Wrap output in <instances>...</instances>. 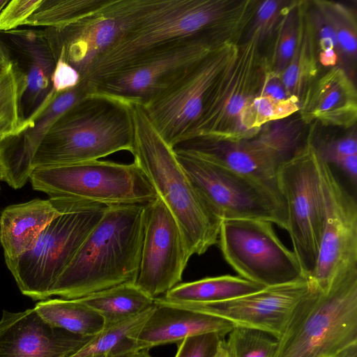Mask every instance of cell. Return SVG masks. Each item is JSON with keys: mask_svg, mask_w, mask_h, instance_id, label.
<instances>
[{"mask_svg": "<svg viewBox=\"0 0 357 357\" xmlns=\"http://www.w3.org/2000/svg\"><path fill=\"white\" fill-rule=\"evenodd\" d=\"M256 4V0H150L132 26L81 81L95 82L183 38L215 31L243 34Z\"/></svg>", "mask_w": 357, "mask_h": 357, "instance_id": "cell-1", "label": "cell"}, {"mask_svg": "<svg viewBox=\"0 0 357 357\" xmlns=\"http://www.w3.org/2000/svg\"><path fill=\"white\" fill-rule=\"evenodd\" d=\"M145 204L106 206L102 217L57 279L50 296L78 299L135 283L144 235Z\"/></svg>", "mask_w": 357, "mask_h": 357, "instance_id": "cell-2", "label": "cell"}, {"mask_svg": "<svg viewBox=\"0 0 357 357\" xmlns=\"http://www.w3.org/2000/svg\"><path fill=\"white\" fill-rule=\"evenodd\" d=\"M130 105L133 162L175 218L188 257L202 255L218 244L222 220L191 183L173 149L155 130L142 105Z\"/></svg>", "mask_w": 357, "mask_h": 357, "instance_id": "cell-3", "label": "cell"}, {"mask_svg": "<svg viewBox=\"0 0 357 357\" xmlns=\"http://www.w3.org/2000/svg\"><path fill=\"white\" fill-rule=\"evenodd\" d=\"M133 143L130 103L92 93L48 130L34 152L31 168L93 161L121 151L131 153Z\"/></svg>", "mask_w": 357, "mask_h": 357, "instance_id": "cell-4", "label": "cell"}, {"mask_svg": "<svg viewBox=\"0 0 357 357\" xmlns=\"http://www.w3.org/2000/svg\"><path fill=\"white\" fill-rule=\"evenodd\" d=\"M355 344L357 271L324 290L310 285L277 340L274 357H336Z\"/></svg>", "mask_w": 357, "mask_h": 357, "instance_id": "cell-5", "label": "cell"}, {"mask_svg": "<svg viewBox=\"0 0 357 357\" xmlns=\"http://www.w3.org/2000/svg\"><path fill=\"white\" fill-rule=\"evenodd\" d=\"M29 178L33 188L46 193L61 213L86 204H146L158 197L134 162L121 164L97 160L38 167Z\"/></svg>", "mask_w": 357, "mask_h": 357, "instance_id": "cell-6", "label": "cell"}, {"mask_svg": "<svg viewBox=\"0 0 357 357\" xmlns=\"http://www.w3.org/2000/svg\"><path fill=\"white\" fill-rule=\"evenodd\" d=\"M298 112L268 123L255 135L222 141L197 136L185 139L172 149L243 174L278 188L276 175L280 166L304 144L307 131Z\"/></svg>", "mask_w": 357, "mask_h": 357, "instance_id": "cell-7", "label": "cell"}, {"mask_svg": "<svg viewBox=\"0 0 357 357\" xmlns=\"http://www.w3.org/2000/svg\"><path fill=\"white\" fill-rule=\"evenodd\" d=\"M230 41L239 42L234 35L224 31L183 38L148 53L95 82L87 83L92 93L142 105L216 47Z\"/></svg>", "mask_w": 357, "mask_h": 357, "instance_id": "cell-8", "label": "cell"}, {"mask_svg": "<svg viewBox=\"0 0 357 357\" xmlns=\"http://www.w3.org/2000/svg\"><path fill=\"white\" fill-rule=\"evenodd\" d=\"M264 73L258 41L254 38L241 40L236 58L217 81L200 118L183 140L203 136L237 141L257 134L250 128L249 113Z\"/></svg>", "mask_w": 357, "mask_h": 357, "instance_id": "cell-9", "label": "cell"}, {"mask_svg": "<svg viewBox=\"0 0 357 357\" xmlns=\"http://www.w3.org/2000/svg\"><path fill=\"white\" fill-rule=\"evenodd\" d=\"M174 153L191 183L222 220H265L287 230V208L278 188L193 154Z\"/></svg>", "mask_w": 357, "mask_h": 357, "instance_id": "cell-10", "label": "cell"}, {"mask_svg": "<svg viewBox=\"0 0 357 357\" xmlns=\"http://www.w3.org/2000/svg\"><path fill=\"white\" fill-rule=\"evenodd\" d=\"M106 206L86 204L66 211L43 229L35 245L14 260L6 261L21 292L33 300H45Z\"/></svg>", "mask_w": 357, "mask_h": 357, "instance_id": "cell-11", "label": "cell"}, {"mask_svg": "<svg viewBox=\"0 0 357 357\" xmlns=\"http://www.w3.org/2000/svg\"><path fill=\"white\" fill-rule=\"evenodd\" d=\"M276 179L287 208L293 252L308 280L316 266L326 210L319 157L307 134L304 144L280 166Z\"/></svg>", "mask_w": 357, "mask_h": 357, "instance_id": "cell-12", "label": "cell"}, {"mask_svg": "<svg viewBox=\"0 0 357 357\" xmlns=\"http://www.w3.org/2000/svg\"><path fill=\"white\" fill-rule=\"evenodd\" d=\"M240 42L225 43L142 105L160 136L173 148L200 118L217 81L237 55Z\"/></svg>", "mask_w": 357, "mask_h": 357, "instance_id": "cell-13", "label": "cell"}, {"mask_svg": "<svg viewBox=\"0 0 357 357\" xmlns=\"http://www.w3.org/2000/svg\"><path fill=\"white\" fill-rule=\"evenodd\" d=\"M272 225L260 220H222L218 243L225 260L240 277L264 287L307 280Z\"/></svg>", "mask_w": 357, "mask_h": 357, "instance_id": "cell-14", "label": "cell"}, {"mask_svg": "<svg viewBox=\"0 0 357 357\" xmlns=\"http://www.w3.org/2000/svg\"><path fill=\"white\" fill-rule=\"evenodd\" d=\"M149 3V0H107L68 24L45 28L56 61L63 59L84 79L92 65L132 26Z\"/></svg>", "mask_w": 357, "mask_h": 357, "instance_id": "cell-15", "label": "cell"}, {"mask_svg": "<svg viewBox=\"0 0 357 357\" xmlns=\"http://www.w3.org/2000/svg\"><path fill=\"white\" fill-rule=\"evenodd\" d=\"M319 174L325 204L324 229L310 284L326 289L357 271V202L339 182L331 166L319 158Z\"/></svg>", "mask_w": 357, "mask_h": 357, "instance_id": "cell-16", "label": "cell"}, {"mask_svg": "<svg viewBox=\"0 0 357 357\" xmlns=\"http://www.w3.org/2000/svg\"><path fill=\"white\" fill-rule=\"evenodd\" d=\"M189 259L175 218L157 197L145 204L144 241L135 284L150 297H159L181 281Z\"/></svg>", "mask_w": 357, "mask_h": 357, "instance_id": "cell-17", "label": "cell"}, {"mask_svg": "<svg viewBox=\"0 0 357 357\" xmlns=\"http://www.w3.org/2000/svg\"><path fill=\"white\" fill-rule=\"evenodd\" d=\"M310 288V282L305 279L264 287L252 294L220 302L169 303L222 318L235 326L264 331L278 340L294 307Z\"/></svg>", "mask_w": 357, "mask_h": 357, "instance_id": "cell-18", "label": "cell"}, {"mask_svg": "<svg viewBox=\"0 0 357 357\" xmlns=\"http://www.w3.org/2000/svg\"><path fill=\"white\" fill-rule=\"evenodd\" d=\"M21 82L20 115L27 125L54 96L52 75L56 61L43 30L0 31Z\"/></svg>", "mask_w": 357, "mask_h": 357, "instance_id": "cell-19", "label": "cell"}, {"mask_svg": "<svg viewBox=\"0 0 357 357\" xmlns=\"http://www.w3.org/2000/svg\"><path fill=\"white\" fill-rule=\"evenodd\" d=\"M91 337L49 324L34 308L4 310L0 320V357H69Z\"/></svg>", "mask_w": 357, "mask_h": 357, "instance_id": "cell-20", "label": "cell"}, {"mask_svg": "<svg viewBox=\"0 0 357 357\" xmlns=\"http://www.w3.org/2000/svg\"><path fill=\"white\" fill-rule=\"evenodd\" d=\"M299 116L307 126L349 129L357 120V91L351 77L336 66L319 75L303 97Z\"/></svg>", "mask_w": 357, "mask_h": 357, "instance_id": "cell-21", "label": "cell"}, {"mask_svg": "<svg viewBox=\"0 0 357 357\" xmlns=\"http://www.w3.org/2000/svg\"><path fill=\"white\" fill-rule=\"evenodd\" d=\"M155 307L136 336L139 349L180 342L193 336L215 333L223 337L236 326L213 315L154 298Z\"/></svg>", "mask_w": 357, "mask_h": 357, "instance_id": "cell-22", "label": "cell"}, {"mask_svg": "<svg viewBox=\"0 0 357 357\" xmlns=\"http://www.w3.org/2000/svg\"><path fill=\"white\" fill-rule=\"evenodd\" d=\"M61 214L49 199H35L6 207L0 216L5 261L31 250L43 229Z\"/></svg>", "mask_w": 357, "mask_h": 357, "instance_id": "cell-23", "label": "cell"}, {"mask_svg": "<svg viewBox=\"0 0 357 357\" xmlns=\"http://www.w3.org/2000/svg\"><path fill=\"white\" fill-rule=\"evenodd\" d=\"M319 63L308 1H301L298 40L293 56L280 75L287 94L300 105L319 76Z\"/></svg>", "mask_w": 357, "mask_h": 357, "instance_id": "cell-24", "label": "cell"}, {"mask_svg": "<svg viewBox=\"0 0 357 357\" xmlns=\"http://www.w3.org/2000/svg\"><path fill=\"white\" fill-rule=\"evenodd\" d=\"M264 288L240 276L224 275L177 284L160 298L172 303H214L245 296Z\"/></svg>", "mask_w": 357, "mask_h": 357, "instance_id": "cell-25", "label": "cell"}, {"mask_svg": "<svg viewBox=\"0 0 357 357\" xmlns=\"http://www.w3.org/2000/svg\"><path fill=\"white\" fill-rule=\"evenodd\" d=\"M96 312L109 327L139 314L154 305L150 297L135 283H123L78 298Z\"/></svg>", "mask_w": 357, "mask_h": 357, "instance_id": "cell-26", "label": "cell"}, {"mask_svg": "<svg viewBox=\"0 0 357 357\" xmlns=\"http://www.w3.org/2000/svg\"><path fill=\"white\" fill-rule=\"evenodd\" d=\"M34 309L49 324L82 336L93 337L105 327L102 318L79 299H49Z\"/></svg>", "mask_w": 357, "mask_h": 357, "instance_id": "cell-27", "label": "cell"}, {"mask_svg": "<svg viewBox=\"0 0 357 357\" xmlns=\"http://www.w3.org/2000/svg\"><path fill=\"white\" fill-rule=\"evenodd\" d=\"M155 307V304L139 314L104 328L72 357L104 355L121 357L139 351L136 336Z\"/></svg>", "mask_w": 357, "mask_h": 357, "instance_id": "cell-28", "label": "cell"}, {"mask_svg": "<svg viewBox=\"0 0 357 357\" xmlns=\"http://www.w3.org/2000/svg\"><path fill=\"white\" fill-rule=\"evenodd\" d=\"M307 136L320 159L341 170L350 183L357 185V138L356 126L341 135L323 136L310 124Z\"/></svg>", "mask_w": 357, "mask_h": 357, "instance_id": "cell-29", "label": "cell"}, {"mask_svg": "<svg viewBox=\"0 0 357 357\" xmlns=\"http://www.w3.org/2000/svg\"><path fill=\"white\" fill-rule=\"evenodd\" d=\"M301 1L291 0L285 8L275 28L266 54H263L266 69L281 75L294 52L298 36Z\"/></svg>", "mask_w": 357, "mask_h": 357, "instance_id": "cell-30", "label": "cell"}, {"mask_svg": "<svg viewBox=\"0 0 357 357\" xmlns=\"http://www.w3.org/2000/svg\"><path fill=\"white\" fill-rule=\"evenodd\" d=\"M312 3L335 35L341 63H347L349 71L354 73L357 52L356 13L347 5L337 1L315 0Z\"/></svg>", "mask_w": 357, "mask_h": 357, "instance_id": "cell-31", "label": "cell"}, {"mask_svg": "<svg viewBox=\"0 0 357 357\" xmlns=\"http://www.w3.org/2000/svg\"><path fill=\"white\" fill-rule=\"evenodd\" d=\"M107 0H42L24 25L60 27L100 7Z\"/></svg>", "mask_w": 357, "mask_h": 357, "instance_id": "cell-32", "label": "cell"}, {"mask_svg": "<svg viewBox=\"0 0 357 357\" xmlns=\"http://www.w3.org/2000/svg\"><path fill=\"white\" fill-rule=\"evenodd\" d=\"M228 335L231 357H274L277 340L264 331L236 326Z\"/></svg>", "mask_w": 357, "mask_h": 357, "instance_id": "cell-33", "label": "cell"}, {"mask_svg": "<svg viewBox=\"0 0 357 357\" xmlns=\"http://www.w3.org/2000/svg\"><path fill=\"white\" fill-rule=\"evenodd\" d=\"M291 0L259 1L252 18L248 23L242 39L254 38L261 50L268 45L281 17Z\"/></svg>", "mask_w": 357, "mask_h": 357, "instance_id": "cell-34", "label": "cell"}, {"mask_svg": "<svg viewBox=\"0 0 357 357\" xmlns=\"http://www.w3.org/2000/svg\"><path fill=\"white\" fill-rule=\"evenodd\" d=\"M20 79L12 64L0 75V121L17 128L20 133L26 127L20 115Z\"/></svg>", "mask_w": 357, "mask_h": 357, "instance_id": "cell-35", "label": "cell"}, {"mask_svg": "<svg viewBox=\"0 0 357 357\" xmlns=\"http://www.w3.org/2000/svg\"><path fill=\"white\" fill-rule=\"evenodd\" d=\"M299 109L300 105L293 99L279 100L257 94L250 109V128L257 133L263 126L291 116Z\"/></svg>", "mask_w": 357, "mask_h": 357, "instance_id": "cell-36", "label": "cell"}, {"mask_svg": "<svg viewBox=\"0 0 357 357\" xmlns=\"http://www.w3.org/2000/svg\"><path fill=\"white\" fill-rule=\"evenodd\" d=\"M308 13L316 41L319 63L326 69L339 66L341 55L333 29L312 1H308Z\"/></svg>", "mask_w": 357, "mask_h": 357, "instance_id": "cell-37", "label": "cell"}, {"mask_svg": "<svg viewBox=\"0 0 357 357\" xmlns=\"http://www.w3.org/2000/svg\"><path fill=\"white\" fill-rule=\"evenodd\" d=\"M42 0H11L0 13V31H8L24 25Z\"/></svg>", "mask_w": 357, "mask_h": 357, "instance_id": "cell-38", "label": "cell"}, {"mask_svg": "<svg viewBox=\"0 0 357 357\" xmlns=\"http://www.w3.org/2000/svg\"><path fill=\"white\" fill-rule=\"evenodd\" d=\"M222 338L215 333L188 337L177 343L175 357H214Z\"/></svg>", "mask_w": 357, "mask_h": 357, "instance_id": "cell-39", "label": "cell"}, {"mask_svg": "<svg viewBox=\"0 0 357 357\" xmlns=\"http://www.w3.org/2000/svg\"><path fill=\"white\" fill-rule=\"evenodd\" d=\"M80 80V75L75 68L63 59H56L52 79L54 95L75 88Z\"/></svg>", "mask_w": 357, "mask_h": 357, "instance_id": "cell-40", "label": "cell"}, {"mask_svg": "<svg viewBox=\"0 0 357 357\" xmlns=\"http://www.w3.org/2000/svg\"><path fill=\"white\" fill-rule=\"evenodd\" d=\"M19 134V130L14 126L0 121V144L10 138L17 136Z\"/></svg>", "mask_w": 357, "mask_h": 357, "instance_id": "cell-41", "label": "cell"}, {"mask_svg": "<svg viewBox=\"0 0 357 357\" xmlns=\"http://www.w3.org/2000/svg\"><path fill=\"white\" fill-rule=\"evenodd\" d=\"M0 64L8 67L11 64V61L9 56L8 50H6L4 44L0 38Z\"/></svg>", "mask_w": 357, "mask_h": 357, "instance_id": "cell-42", "label": "cell"}, {"mask_svg": "<svg viewBox=\"0 0 357 357\" xmlns=\"http://www.w3.org/2000/svg\"><path fill=\"white\" fill-rule=\"evenodd\" d=\"M214 357H231L226 341L224 338L220 340L217 352Z\"/></svg>", "mask_w": 357, "mask_h": 357, "instance_id": "cell-43", "label": "cell"}, {"mask_svg": "<svg viewBox=\"0 0 357 357\" xmlns=\"http://www.w3.org/2000/svg\"><path fill=\"white\" fill-rule=\"evenodd\" d=\"M336 357H357V344L347 348Z\"/></svg>", "mask_w": 357, "mask_h": 357, "instance_id": "cell-44", "label": "cell"}, {"mask_svg": "<svg viewBox=\"0 0 357 357\" xmlns=\"http://www.w3.org/2000/svg\"><path fill=\"white\" fill-rule=\"evenodd\" d=\"M148 351L149 350H142L121 357H153L150 355Z\"/></svg>", "mask_w": 357, "mask_h": 357, "instance_id": "cell-45", "label": "cell"}, {"mask_svg": "<svg viewBox=\"0 0 357 357\" xmlns=\"http://www.w3.org/2000/svg\"><path fill=\"white\" fill-rule=\"evenodd\" d=\"M8 1L9 0H0V13Z\"/></svg>", "mask_w": 357, "mask_h": 357, "instance_id": "cell-46", "label": "cell"}, {"mask_svg": "<svg viewBox=\"0 0 357 357\" xmlns=\"http://www.w3.org/2000/svg\"><path fill=\"white\" fill-rule=\"evenodd\" d=\"M69 357H72V356H69ZM84 357H107L106 356H104V355H94V356H84Z\"/></svg>", "mask_w": 357, "mask_h": 357, "instance_id": "cell-47", "label": "cell"}, {"mask_svg": "<svg viewBox=\"0 0 357 357\" xmlns=\"http://www.w3.org/2000/svg\"><path fill=\"white\" fill-rule=\"evenodd\" d=\"M7 67H5L0 64V75L4 71Z\"/></svg>", "mask_w": 357, "mask_h": 357, "instance_id": "cell-48", "label": "cell"}]
</instances>
